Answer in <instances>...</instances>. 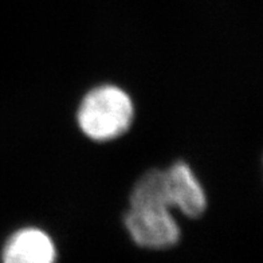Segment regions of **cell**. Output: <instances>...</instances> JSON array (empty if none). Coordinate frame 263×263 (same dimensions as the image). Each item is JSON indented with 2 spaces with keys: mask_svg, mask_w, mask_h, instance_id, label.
I'll return each mask as SVG.
<instances>
[{
  "mask_svg": "<svg viewBox=\"0 0 263 263\" xmlns=\"http://www.w3.org/2000/svg\"><path fill=\"white\" fill-rule=\"evenodd\" d=\"M135 120L130 96L116 85H100L87 91L77 111V122L86 137L106 142L129 130Z\"/></svg>",
  "mask_w": 263,
  "mask_h": 263,
  "instance_id": "obj_1",
  "label": "cell"
},
{
  "mask_svg": "<svg viewBox=\"0 0 263 263\" xmlns=\"http://www.w3.org/2000/svg\"><path fill=\"white\" fill-rule=\"evenodd\" d=\"M124 226L136 246L146 250H166L180 240V226L170 208L129 207Z\"/></svg>",
  "mask_w": 263,
  "mask_h": 263,
  "instance_id": "obj_2",
  "label": "cell"
},
{
  "mask_svg": "<svg viewBox=\"0 0 263 263\" xmlns=\"http://www.w3.org/2000/svg\"><path fill=\"white\" fill-rule=\"evenodd\" d=\"M171 208L196 219L207 210V195L195 172L185 161H176L165 170Z\"/></svg>",
  "mask_w": 263,
  "mask_h": 263,
  "instance_id": "obj_3",
  "label": "cell"
},
{
  "mask_svg": "<svg viewBox=\"0 0 263 263\" xmlns=\"http://www.w3.org/2000/svg\"><path fill=\"white\" fill-rule=\"evenodd\" d=\"M58 251L51 236L38 227L12 232L3 245L2 263H57Z\"/></svg>",
  "mask_w": 263,
  "mask_h": 263,
  "instance_id": "obj_4",
  "label": "cell"
},
{
  "mask_svg": "<svg viewBox=\"0 0 263 263\" xmlns=\"http://www.w3.org/2000/svg\"><path fill=\"white\" fill-rule=\"evenodd\" d=\"M129 204L135 208H170L165 171L151 170L136 181L129 196Z\"/></svg>",
  "mask_w": 263,
  "mask_h": 263,
  "instance_id": "obj_5",
  "label": "cell"
}]
</instances>
